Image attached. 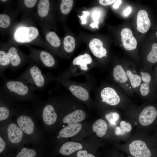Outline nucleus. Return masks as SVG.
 Instances as JSON below:
<instances>
[{"instance_id": "f257e3e1", "label": "nucleus", "mask_w": 157, "mask_h": 157, "mask_svg": "<svg viewBox=\"0 0 157 157\" xmlns=\"http://www.w3.org/2000/svg\"><path fill=\"white\" fill-rule=\"evenodd\" d=\"M36 24L32 15L22 14L20 20L10 31L8 41L18 46L34 45L49 50Z\"/></svg>"}, {"instance_id": "f03ea898", "label": "nucleus", "mask_w": 157, "mask_h": 157, "mask_svg": "<svg viewBox=\"0 0 157 157\" xmlns=\"http://www.w3.org/2000/svg\"><path fill=\"white\" fill-rule=\"evenodd\" d=\"M2 80L0 88V97L9 103L33 100L38 98L34 92L22 81L0 76Z\"/></svg>"}, {"instance_id": "7ed1b4c3", "label": "nucleus", "mask_w": 157, "mask_h": 157, "mask_svg": "<svg viewBox=\"0 0 157 157\" xmlns=\"http://www.w3.org/2000/svg\"><path fill=\"white\" fill-rule=\"evenodd\" d=\"M28 63L27 67L17 79L24 83L34 92L44 89L50 81L33 60L30 58Z\"/></svg>"}, {"instance_id": "20e7f679", "label": "nucleus", "mask_w": 157, "mask_h": 157, "mask_svg": "<svg viewBox=\"0 0 157 157\" xmlns=\"http://www.w3.org/2000/svg\"><path fill=\"white\" fill-rule=\"evenodd\" d=\"M49 0H39L32 15L41 29H49L51 19V3Z\"/></svg>"}, {"instance_id": "39448f33", "label": "nucleus", "mask_w": 157, "mask_h": 157, "mask_svg": "<svg viewBox=\"0 0 157 157\" xmlns=\"http://www.w3.org/2000/svg\"><path fill=\"white\" fill-rule=\"evenodd\" d=\"M5 43L10 60V69L12 71L17 70L29 63L28 56L22 51L18 46L8 41Z\"/></svg>"}, {"instance_id": "423d86ee", "label": "nucleus", "mask_w": 157, "mask_h": 157, "mask_svg": "<svg viewBox=\"0 0 157 157\" xmlns=\"http://www.w3.org/2000/svg\"><path fill=\"white\" fill-rule=\"evenodd\" d=\"M29 49L28 55L38 66L44 68H51L56 65L55 60L52 55L46 49H36L31 46L27 47Z\"/></svg>"}, {"instance_id": "0eeeda50", "label": "nucleus", "mask_w": 157, "mask_h": 157, "mask_svg": "<svg viewBox=\"0 0 157 157\" xmlns=\"http://www.w3.org/2000/svg\"><path fill=\"white\" fill-rule=\"evenodd\" d=\"M20 12L17 8L3 10L0 14V32L2 35L9 34L11 29L17 23V16Z\"/></svg>"}, {"instance_id": "6e6552de", "label": "nucleus", "mask_w": 157, "mask_h": 157, "mask_svg": "<svg viewBox=\"0 0 157 157\" xmlns=\"http://www.w3.org/2000/svg\"><path fill=\"white\" fill-rule=\"evenodd\" d=\"M129 148L130 154L134 157H151L150 150L142 140H134L129 144Z\"/></svg>"}, {"instance_id": "1a4fd4ad", "label": "nucleus", "mask_w": 157, "mask_h": 157, "mask_svg": "<svg viewBox=\"0 0 157 157\" xmlns=\"http://www.w3.org/2000/svg\"><path fill=\"white\" fill-rule=\"evenodd\" d=\"M157 116V111L154 107L147 106L140 113L139 117V122L143 126L149 125L154 121Z\"/></svg>"}, {"instance_id": "9d476101", "label": "nucleus", "mask_w": 157, "mask_h": 157, "mask_svg": "<svg viewBox=\"0 0 157 157\" xmlns=\"http://www.w3.org/2000/svg\"><path fill=\"white\" fill-rule=\"evenodd\" d=\"M102 101L112 106H115L119 104L120 98L115 90L110 87L103 89L101 92Z\"/></svg>"}, {"instance_id": "9b49d317", "label": "nucleus", "mask_w": 157, "mask_h": 157, "mask_svg": "<svg viewBox=\"0 0 157 157\" xmlns=\"http://www.w3.org/2000/svg\"><path fill=\"white\" fill-rule=\"evenodd\" d=\"M121 35L122 45L125 49L132 50L136 48L137 42L130 29L127 28H123L121 31Z\"/></svg>"}, {"instance_id": "f8f14e48", "label": "nucleus", "mask_w": 157, "mask_h": 157, "mask_svg": "<svg viewBox=\"0 0 157 157\" xmlns=\"http://www.w3.org/2000/svg\"><path fill=\"white\" fill-rule=\"evenodd\" d=\"M19 115L17 119L19 126L26 134H32L34 130V122L32 118L24 113Z\"/></svg>"}, {"instance_id": "ddd939ff", "label": "nucleus", "mask_w": 157, "mask_h": 157, "mask_svg": "<svg viewBox=\"0 0 157 157\" xmlns=\"http://www.w3.org/2000/svg\"><path fill=\"white\" fill-rule=\"evenodd\" d=\"M42 116L44 123L47 125L54 124L57 118L54 107L50 103L45 104L42 110Z\"/></svg>"}, {"instance_id": "4468645a", "label": "nucleus", "mask_w": 157, "mask_h": 157, "mask_svg": "<svg viewBox=\"0 0 157 157\" xmlns=\"http://www.w3.org/2000/svg\"><path fill=\"white\" fill-rule=\"evenodd\" d=\"M137 28L141 33L146 32L150 27L151 23L147 11L144 10H140L137 15Z\"/></svg>"}, {"instance_id": "2eb2a0df", "label": "nucleus", "mask_w": 157, "mask_h": 157, "mask_svg": "<svg viewBox=\"0 0 157 157\" xmlns=\"http://www.w3.org/2000/svg\"><path fill=\"white\" fill-rule=\"evenodd\" d=\"M39 1L38 0H17V8L21 14L32 15Z\"/></svg>"}, {"instance_id": "dca6fc26", "label": "nucleus", "mask_w": 157, "mask_h": 157, "mask_svg": "<svg viewBox=\"0 0 157 157\" xmlns=\"http://www.w3.org/2000/svg\"><path fill=\"white\" fill-rule=\"evenodd\" d=\"M7 132L8 138L11 142L16 144L21 142L23 137V132L15 124H10L8 126Z\"/></svg>"}, {"instance_id": "f3484780", "label": "nucleus", "mask_w": 157, "mask_h": 157, "mask_svg": "<svg viewBox=\"0 0 157 157\" xmlns=\"http://www.w3.org/2000/svg\"><path fill=\"white\" fill-rule=\"evenodd\" d=\"M44 36V40L49 47L54 48L59 47L61 44V41L57 34L54 31H49L48 29H41Z\"/></svg>"}, {"instance_id": "a211bd4d", "label": "nucleus", "mask_w": 157, "mask_h": 157, "mask_svg": "<svg viewBox=\"0 0 157 157\" xmlns=\"http://www.w3.org/2000/svg\"><path fill=\"white\" fill-rule=\"evenodd\" d=\"M10 62L5 43L0 45V76L4 74V72L10 68Z\"/></svg>"}, {"instance_id": "6ab92c4d", "label": "nucleus", "mask_w": 157, "mask_h": 157, "mask_svg": "<svg viewBox=\"0 0 157 157\" xmlns=\"http://www.w3.org/2000/svg\"><path fill=\"white\" fill-rule=\"evenodd\" d=\"M89 47L93 55L97 58H102L107 53L106 49L103 47V43L99 39L94 38L91 40Z\"/></svg>"}, {"instance_id": "aec40b11", "label": "nucleus", "mask_w": 157, "mask_h": 157, "mask_svg": "<svg viewBox=\"0 0 157 157\" xmlns=\"http://www.w3.org/2000/svg\"><path fill=\"white\" fill-rule=\"evenodd\" d=\"M85 117V114L83 111L77 110L65 116L63 119V122L64 123H67L69 126L83 121Z\"/></svg>"}, {"instance_id": "412c9836", "label": "nucleus", "mask_w": 157, "mask_h": 157, "mask_svg": "<svg viewBox=\"0 0 157 157\" xmlns=\"http://www.w3.org/2000/svg\"><path fill=\"white\" fill-rule=\"evenodd\" d=\"M81 127L82 125L80 123L69 125L60 130L59 135L63 138L71 137L78 133L81 130Z\"/></svg>"}, {"instance_id": "4be33fe9", "label": "nucleus", "mask_w": 157, "mask_h": 157, "mask_svg": "<svg viewBox=\"0 0 157 157\" xmlns=\"http://www.w3.org/2000/svg\"><path fill=\"white\" fill-rule=\"evenodd\" d=\"M82 145L80 143L69 142L62 145L59 152L62 155L68 156L76 151L82 149Z\"/></svg>"}, {"instance_id": "5701e85b", "label": "nucleus", "mask_w": 157, "mask_h": 157, "mask_svg": "<svg viewBox=\"0 0 157 157\" xmlns=\"http://www.w3.org/2000/svg\"><path fill=\"white\" fill-rule=\"evenodd\" d=\"M69 89L73 95L81 100L86 101L89 98L88 92L85 88L81 86L72 85L69 87Z\"/></svg>"}, {"instance_id": "b1692460", "label": "nucleus", "mask_w": 157, "mask_h": 157, "mask_svg": "<svg viewBox=\"0 0 157 157\" xmlns=\"http://www.w3.org/2000/svg\"><path fill=\"white\" fill-rule=\"evenodd\" d=\"M92 60L90 56L87 53L81 55L75 58L72 63L75 65H80V68L82 70L86 71L88 69L87 65L90 64Z\"/></svg>"}, {"instance_id": "393cba45", "label": "nucleus", "mask_w": 157, "mask_h": 157, "mask_svg": "<svg viewBox=\"0 0 157 157\" xmlns=\"http://www.w3.org/2000/svg\"><path fill=\"white\" fill-rule=\"evenodd\" d=\"M108 128L107 124L104 120L99 119L96 121L92 125L93 131L99 137H103L106 134Z\"/></svg>"}, {"instance_id": "a878e982", "label": "nucleus", "mask_w": 157, "mask_h": 157, "mask_svg": "<svg viewBox=\"0 0 157 157\" xmlns=\"http://www.w3.org/2000/svg\"><path fill=\"white\" fill-rule=\"evenodd\" d=\"M142 80L144 83L140 85V91L141 95L145 96L147 95L149 92V84L151 77L150 74L148 72H142L141 73Z\"/></svg>"}, {"instance_id": "bb28decb", "label": "nucleus", "mask_w": 157, "mask_h": 157, "mask_svg": "<svg viewBox=\"0 0 157 157\" xmlns=\"http://www.w3.org/2000/svg\"><path fill=\"white\" fill-rule=\"evenodd\" d=\"M113 75L115 80L121 83L126 82L128 80V77L122 66L118 65L113 69Z\"/></svg>"}, {"instance_id": "cd10ccee", "label": "nucleus", "mask_w": 157, "mask_h": 157, "mask_svg": "<svg viewBox=\"0 0 157 157\" xmlns=\"http://www.w3.org/2000/svg\"><path fill=\"white\" fill-rule=\"evenodd\" d=\"M132 129V126L129 123L122 121L120 122L119 126L115 128V133L117 135H122L130 131Z\"/></svg>"}, {"instance_id": "c85d7f7f", "label": "nucleus", "mask_w": 157, "mask_h": 157, "mask_svg": "<svg viewBox=\"0 0 157 157\" xmlns=\"http://www.w3.org/2000/svg\"><path fill=\"white\" fill-rule=\"evenodd\" d=\"M75 46L74 39L70 35L66 36L63 41V47L64 50L67 52H71L74 49Z\"/></svg>"}, {"instance_id": "c756f323", "label": "nucleus", "mask_w": 157, "mask_h": 157, "mask_svg": "<svg viewBox=\"0 0 157 157\" xmlns=\"http://www.w3.org/2000/svg\"><path fill=\"white\" fill-rule=\"evenodd\" d=\"M1 105L0 107V121H2L7 119L11 113V110L5 103V101L0 97Z\"/></svg>"}, {"instance_id": "7c9ffc66", "label": "nucleus", "mask_w": 157, "mask_h": 157, "mask_svg": "<svg viewBox=\"0 0 157 157\" xmlns=\"http://www.w3.org/2000/svg\"><path fill=\"white\" fill-rule=\"evenodd\" d=\"M126 73L129 79L131 85L133 88L138 87L140 85L142 79L140 76L133 74L129 70H127Z\"/></svg>"}, {"instance_id": "2f4dec72", "label": "nucleus", "mask_w": 157, "mask_h": 157, "mask_svg": "<svg viewBox=\"0 0 157 157\" xmlns=\"http://www.w3.org/2000/svg\"><path fill=\"white\" fill-rule=\"evenodd\" d=\"M72 0H62L60 5V10L63 15H66L69 13L73 5Z\"/></svg>"}, {"instance_id": "473e14b6", "label": "nucleus", "mask_w": 157, "mask_h": 157, "mask_svg": "<svg viewBox=\"0 0 157 157\" xmlns=\"http://www.w3.org/2000/svg\"><path fill=\"white\" fill-rule=\"evenodd\" d=\"M148 61L153 63L157 62V44L154 43L152 47L151 51L148 53L147 57Z\"/></svg>"}, {"instance_id": "72a5a7b5", "label": "nucleus", "mask_w": 157, "mask_h": 157, "mask_svg": "<svg viewBox=\"0 0 157 157\" xmlns=\"http://www.w3.org/2000/svg\"><path fill=\"white\" fill-rule=\"evenodd\" d=\"M36 154V151L33 149L24 147L17 154L16 157H33Z\"/></svg>"}, {"instance_id": "f704fd0d", "label": "nucleus", "mask_w": 157, "mask_h": 157, "mask_svg": "<svg viewBox=\"0 0 157 157\" xmlns=\"http://www.w3.org/2000/svg\"><path fill=\"white\" fill-rule=\"evenodd\" d=\"M105 117L111 125L114 126L119 120V115L116 112H111L106 114Z\"/></svg>"}, {"instance_id": "c9c22d12", "label": "nucleus", "mask_w": 157, "mask_h": 157, "mask_svg": "<svg viewBox=\"0 0 157 157\" xmlns=\"http://www.w3.org/2000/svg\"><path fill=\"white\" fill-rule=\"evenodd\" d=\"M14 1L12 0H0V5L3 10L13 8Z\"/></svg>"}, {"instance_id": "e433bc0d", "label": "nucleus", "mask_w": 157, "mask_h": 157, "mask_svg": "<svg viewBox=\"0 0 157 157\" xmlns=\"http://www.w3.org/2000/svg\"><path fill=\"white\" fill-rule=\"evenodd\" d=\"M100 16V13L99 12L95 11L92 14V19L94 21V23L91 24L90 26L94 28L96 27L98 28V19Z\"/></svg>"}, {"instance_id": "4c0bfd02", "label": "nucleus", "mask_w": 157, "mask_h": 157, "mask_svg": "<svg viewBox=\"0 0 157 157\" xmlns=\"http://www.w3.org/2000/svg\"><path fill=\"white\" fill-rule=\"evenodd\" d=\"M77 156V157H96L91 154H88L87 151L85 150L78 151Z\"/></svg>"}, {"instance_id": "58836bf2", "label": "nucleus", "mask_w": 157, "mask_h": 157, "mask_svg": "<svg viewBox=\"0 0 157 157\" xmlns=\"http://www.w3.org/2000/svg\"><path fill=\"white\" fill-rule=\"evenodd\" d=\"M83 14L81 16H78L80 18L81 20H82L81 24H85L87 22L86 18L87 16L89 15V13L87 11H83Z\"/></svg>"}, {"instance_id": "ea45409f", "label": "nucleus", "mask_w": 157, "mask_h": 157, "mask_svg": "<svg viewBox=\"0 0 157 157\" xmlns=\"http://www.w3.org/2000/svg\"><path fill=\"white\" fill-rule=\"evenodd\" d=\"M116 1L115 0H99V1L101 5L107 6L111 4Z\"/></svg>"}, {"instance_id": "a19ab883", "label": "nucleus", "mask_w": 157, "mask_h": 157, "mask_svg": "<svg viewBox=\"0 0 157 157\" xmlns=\"http://www.w3.org/2000/svg\"><path fill=\"white\" fill-rule=\"evenodd\" d=\"M6 145V143L5 141L0 137V153H1L5 149Z\"/></svg>"}, {"instance_id": "79ce46f5", "label": "nucleus", "mask_w": 157, "mask_h": 157, "mask_svg": "<svg viewBox=\"0 0 157 157\" xmlns=\"http://www.w3.org/2000/svg\"><path fill=\"white\" fill-rule=\"evenodd\" d=\"M131 8L130 7H129L126 8L124 11V14L125 16H127L130 13L131 11Z\"/></svg>"}, {"instance_id": "37998d69", "label": "nucleus", "mask_w": 157, "mask_h": 157, "mask_svg": "<svg viewBox=\"0 0 157 157\" xmlns=\"http://www.w3.org/2000/svg\"><path fill=\"white\" fill-rule=\"evenodd\" d=\"M122 2V0H117L113 5V7L115 9H117L119 7V5Z\"/></svg>"}, {"instance_id": "c03bdc74", "label": "nucleus", "mask_w": 157, "mask_h": 157, "mask_svg": "<svg viewBox=\"0 0 157 157\" xmlns=\"http://www.w3.org/2000/svg\"><path fill=\"white\" fill-rule=\"evenodd\" d=\"M156 35L157 37V31L156 32Z\"/></svg>"}]
</instances>
